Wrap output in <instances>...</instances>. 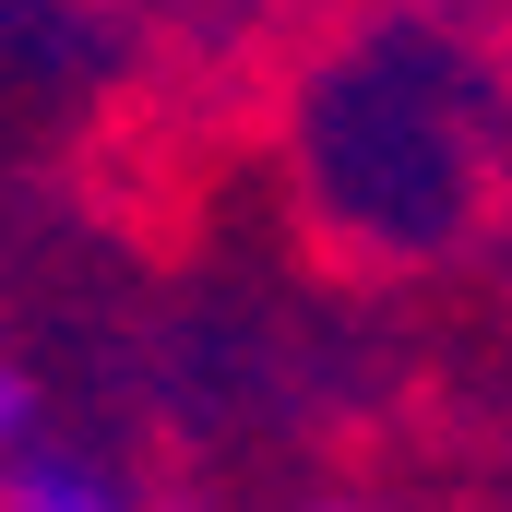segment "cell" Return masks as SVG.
I'll return each mask as SVG.
<instances>
[{
  "instance_id": "cell-2",
  "label": "cell",
  "mask_w": 512,
  "mask_h": 512,
  "mask_svg": "<svg viewBox=\"0 0 512 512\" xmlns=\"http://www.w3.org/2000/svg\"><path fill=\"white\" fill-rule=\"evenodd\" d=\"M24 417H36V405H24V382H12V370H0V453L24 441Z\"/></svg>"
},
{
  "instance_id": "cell-1",
  "label": "cell",
  "mask_w": 512,
  "mask_h": 512,
  "mask_svg": "<svg viewBox=\"0 0 512 512\" xmlns=\"http://www.w3.org/2000/svg\"><path fill=\"white\" fill-rule=\"evenodd\" d=\"M0 512H131V489L84 453H12L0 465Z\"/></svg>"
},
{
  "instance_id": "cell-3",
  "label": "cell",
  "mask_w": 512,
  "mask_h": 512,
  "mask_svg": "<svg viewBox=\"0 0 512 512\" xmlns=\"http://www.w3.org/2000/svg\"><path fill=\"white\" fill-rule=\"evenodd\" d=\"M322 512H358V501H322Z\"/></svg>"
}]
</instances>
